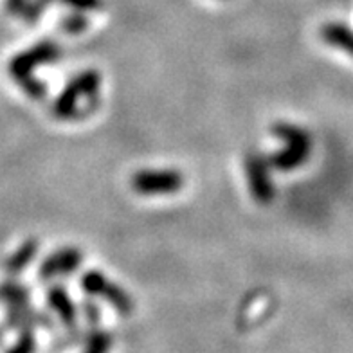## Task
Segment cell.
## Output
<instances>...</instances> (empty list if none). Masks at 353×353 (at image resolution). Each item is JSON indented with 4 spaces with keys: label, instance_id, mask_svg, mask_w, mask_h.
<instances>
[{
    "label": "cell",
    "instance_id": "1",
    "mask_svg": "<svg viewBox=\"0 0 353 353\" xmlns=\"http://www.w3.org/2000/svg\"><path fill=\"white\" fill-rule=\"evenodd\" d=\"M61 56V49L51 40H43L38 42L28 51L20 52L10 61V74L11 78L20 85L23 92L28 94L29 98L40 99L46 96V85L33 76L34 69L40 65L52 63Z\"/></svg>",
    "mask_w": 353,
    "mask_h": 353
},
{
    "label": "cell",
    "instance_id": "2",
    "mask_svg": "<svg viewBox=\"0 0 353 353\" xmlns=\"http://www.w3.org/2000/svg\"><path fill=\"white\" fill-rule=\"evenodd\" d=\"M99 85H101V76L98 70H83L76 78L69 81L63 92L52 103V114L58 119L69 121V119H79L85 116V110L81 107V98L90 103H99Z\"/></svg>",
    "mask_w": 353,
    "mask_h": 353
},
{
    "label": "cell",
    "instance_id": "3",
    "mask_svg": "<svg viewBox=\"0 0 353 353\" xmlns=\"http://www.w3.org/2000/svg\"><path fill=\"white\" fill-rule=\"evenodd\" d=\"M272 134L285 141V148L267 157L270 166L278 168L281 172H290L307 161L312 150V141L307 130L290 123H276L272 126Z\"/></svg>",
    "mask_w": 353,
    "mask_h": 353
},
{
    "label": "cell",
    "instance_id": "4",
    "mask_svg": "<svg viewBox=\"0 0 353 353\" xmlns=\"http://www.w3.org/2000/svg\"><path fill=\"white\" fill-rule=\"evenodd\" d=\"M139 195H172L184 186V175L176 170H139L130 181Z\"/></svg>",
    "mask_w": 353,
    "mask_h": 353
},
{
    "label": "cell",
    "instance_id": "5",
    "mask_svg": "<svg viewBox=\"0 0 353 353\" xmlns=\"http://www.w3.org/2000/svg\"><path fill=\"white\" fill-rule=\"evenodd\" d=\"M81 287L90 296H99L107 299L112 307L121 314H130L134 310V301L119 285L112 283L110 279L98 270H88L81 276Z\"/></svg>",
    "mask_w": 353,
    "mask_h": 353
},
{
    "label": "cell",
    "instance_id": "6",
    "mask_svg": "<svg viewBox=\"0 0 353 353\" xmlns=\"http://www.w3.org/2000/svg\"><path fill=\"white\" fill-rule=\"evenodd\" d=\"M243 164H245V173L251 195L260 204H270L274 200L276 191L274 186H272V181H270L269 159L263 157L258 152H249L245 155V163Z\"/></svg>",
    "mask_w": 353,
    "mask_h": 353
},
{
    "label": "cell",
    "instance_id": "7",
    "mask_svg": "<svg viewBox=\"0 0 353 353\" xmlns=\"http://www.w3.org/2000/svg\"><path fill=\"white\" fill-rule=\"evenodd\" d=\"M83 261V254L76 247H65L60 251L52 252L38 270V276L42 281L52 279L56 276H65L79 269V265Z\"/></svg>",
    "mask_w": 353,
    "mask_h": 353
},
{
    "label": "cell",
    "instance_id": "8",
    "mask_svg": "<svg viewBox=\"0 0 353 353\" xmlns=\"http://www.w3.org/2000/svg\"><path fill=\"white\" fill-rule=\"evenodd\" d=\"M47 301H49V307L58 314V317H60L63 325H76V321H78V312H76L74 303L69 298L65 287H61V285L51 287V290L47 292Z\"/></svg>",
    "mask_w": 353,
    "mask_h": 353
},
{
    "label": "cell",
    "instance_id": "9",
    "mask_svg": "<svg viewBox=\"0 0 353 353\" xmlns=\"http://www.w3.org/2000/svg\"><path fill=\"white\" fill-rule=\"evenodd\" d=\"M321 37H323L325 42L330 43V46L339 47V49H343V51L350 52L353 56V31L350 28H346L344 23H326L325 28L321 29Z\"/></svg>",
    "mask_w": 353,
    "mask_h": 353
},
{
    "label": "cell",
    "instance_id": "10",
    "mask_svg": "<svg viewBox=\"0 0 353 353\" xmlns=\"http://www.w3.org/2000/svg\"><path fill=\"white\" fill-rule=\"evenodd\" d=\"M37 252H38L37 240H28V242L20 245L19 251L13 252V254L10 256V260H8V263H6V270L11 272V274H17V272L23 270L29 263H31V261H33Z\"/></svg>",
    "mask_w": 353,
    "mask_h": 353
},
{
    "label": "cell",
    "instance_id": "11",
    "mask_svg": "<svg viewBox=\"0 0 353 353\" xmlns=\"http://www.w3.org/2000/svg\"><path fill=\"white\" fill-rule=\"evenodd\" d=\"M0 299L6 301L11 307H22V305H28L29 294L28 290L22 287V285L17 283H6L0 287Z\"/></svg>",
    "mask_w": 353,
    "mask_h": 353
},
{
    "label": "cell",
    "instance_id": "12",
    "mask_svg": "<svg viewBox=\"0 0 353 353\" xmlns=\"http://www.w3.org/2000/svg\"><path fill=\"white\" fill-rule=\"evenodd\" d=\"M112 348V337L110 334L101 330H96L88 335L87 350L83 353H108Z\"/></svg>",
    "mask_w": 353,
    "mask_h": 353
},
{
    "label": "cell",
    "instance_id": "13",
    "mask_svg": "<svg viewBox=\"0 0 353 353\" xmlns=\"http://www.w3.org/2000/svg\"><path fill=\"white\" fill-rule=\"evenodd\" d=\"M88 26V20L85 19L81 13H74V14H69L63 22H61V28L63 31L69 34H78V33H83L85 28Z\"/></svg>",
    "mask_w": 353,
    "mask_h": 353
},
{
    "label": "cell",
    "instance_id": "14",
    "mask_svg": "<svg viewBox=\"0 0 353 353\" xmlns=\"http://www.w3.org/2000/svg\"><path fill=\"white\" fill-rule=\"evenodd\" d=\"M51 2H54V0H31V2H28L22 11L26 22H37V20L40 19V14L43 13V10H46Z\"/></svg>",
    "mask_w": 353,
    "mask_h": 353
},
{
    "label": "cell",
    "instance_id": "15",
    "mask_svg": "<svg viewBox=\"0 0 353 353\" xmlns=\"http://www.w3.org/2000/svg\"><path fill=\"white\" fill-rule=\"evenodd\" d=\"M61 4L69 6L78 13H85V11H94L99 10L103 6V0H60Z\"/></svg>",
    "mask_w": 353,
    "mask_h": 353
},
{
    "label": "cell",
    "instance_id": "16",
    "mask_svg": "<svg viewBox=\"0 0 353 353\" xmlns=\"http://www.w3.org/2000/svg\"><path fill=\"white\" fill-rule=\"evenodd\" d=\"M34 346L37 344H34V337L31 335V332H23L19 343L14 344L8 353H34Z\"/></svg>",
    "mask_w": 353,
    "mask_h": 353
},
{
    "label": "cell",
    "instance_id": "17",
    "mask_svg": "<svg viewBox=\"0 0 353 353\" xmlns=\"http://www.w3.org/2000/svg\"><path fill=\"white\" fill-rule=\"evenodd\" d=\"M26 4H28V0H6V10L11 14L22 13Z\"/></svg>",
    "mask_w": 353,
    "mask_h": 353
}]
</instances>
